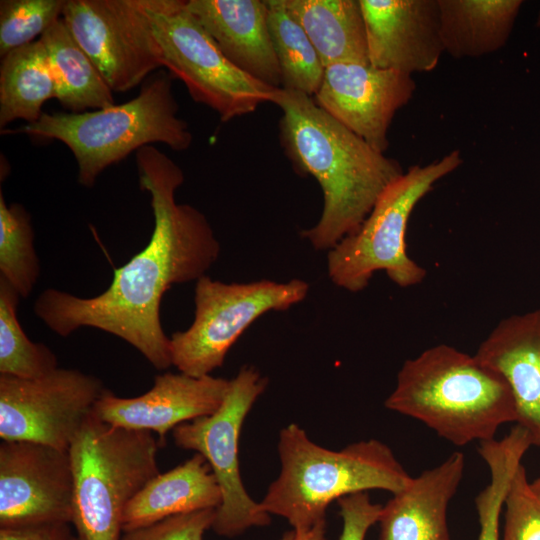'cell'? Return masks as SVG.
I'll return each instance as SVG.
<instances>
[{
	"mask_svg": "<svg viewBox=\"0 0 540 540\" xmlns=\"http://www.w3.org/2000/svg\"><path fill=\"white\" fill-rule=\"evenodd\" d=\"M368 60L407 75L430 72L444 51L438 0H359Z\"/></svg>",
	"mask_w": 540,
	"mask_h": 540,
	"instance_id": "cell-16",
	"label": "cell"
},
{
	"mask_svg": "<svg viewBox=\"0 0 540 540\" xmlns=\"http://www.w3.org/2000/svg\"><path fill=\"white\" fill-rule=\"evenodd\" d=\"M306 32L324 67L369 64L364 17L359 0H283Z\"/></svg>",
	"mask_w": 540,
	"mask_h": 540,
	"instance_id": "cell-22",
	"label": "cell"
},
{
	"mask_svg": "<svg viewBox=\"0 0 540 540\" xmlns=\"http://www.w3.org/2000/svg\"><path fill=\"white\" fill-rule=\"evenodd\" d=\"M309 288L301 279L225 283L201 277L195 284L192 324L170 337L172 365L193 377L211 375L253 322L267 312L286 311L302 302Z\"/></svg>",
	"mask_w": 540,
	"mask_h": 540,
	"instance_id": "cell-9",
	"label": "cell"
},
{
	"mask_svg": "<svg viewBox=\"0 0 540 540\" xmlns=\"http://www.w3.org/2000/svg\"><path fill=\"white\" fill-rule=\"evenodd\" d=\"M415 90L411 75L370 64L338 63L325 68L313 99L334 119L384 153L389 146L392 120Z\"/></svg>",
	"mask_w": 540,
	"mask_h": 540,
	"instance_id": "cell-14",
	"label": "cell"
},
{
	"mask_svg": "<svg viewBox=\"0 0 540 540\" xmlns=\"http://www.w3.org/2000/svg\"><path fill=\"white\" fill-rule=\"evenodd\" d=\"M153 433L118 427L92 413L69 447L72 524L79 540H121L126 506L156 475Z\"/></svg>",
	"mask_w": 540,
	"mask_h": 540,
	"instance_id": "cell-6",
	"label": "cell"
},
{
	"mask_svg": "<svg viewBox=\"0 0 540 540\" xmlns=\"http://www.w3.org/2000/svg\"><path fill=\"white\" fill-rule=\"evenodd\" d=\"M62 19L113 93L137 87L163 67L147 0H66Z\"/></svg>",
	"mask_w": 540,
	"mask_h": 540,
	"instance_id": "cell-11",
	"label": "cell"
},
{
	"mask_svg": "<svg viewBox=\"0 0 540 540\" xmlns=\"http://www.w3.org/2000/svg\"><path fill=\"white\" fill-rule=\"evenodd\" d=\"M138 183L150 194L154 228L148 244L114 270L108 288L82 298L54 288L35 300L36 316L57 335L82 327L110 333L164 370L172 365L170 338L160 321V304L175 284L197 281L217 261L221 246L206 216L176 202L182 169L153 145L136 152Z\"/></svg>",
	"mask_w": 540,
	"mask_h": 540,
	"instance_id": "cell-1",
	"label": "cell"
},
{
	"mask_svg": "<svg viewBox=\"0 0 540 540\" xmlns=\"http://www.w3.org/2000/svg\"><path fill=\"white\" fill-rule=\"evenodd\" d=\"M221 491L205 458L196 453L173 469L152 478L128 503L123 532L133 531L165 518L215 508Z\"/></svg>",
	"mask_w": 540,
	"mask_h": 540,
	"instance_id": "cell-20",
	"label": "cell"
},
{
	"mask_svg": "<svg viewBox=\"0 0 540 540\" xmlns=\"http://www.w3.org/2000/svg\"><path fill=\"white\" fill-rule=\"evenodd\" d=\"M268 379L244 365L230 380L221 406L211 415L182 423L173 429L175 444L201 454L208 462L221 491L212 529L223 537H235L254 526L270 523V514L246 491L239 467V438L243 422Z\"/></svg>",
	"mask_w": 540,
	"mask_h": 540,
	"instance_id": "cell-10",
	"label": "cell"
},
{
	"mask_svg": "<svg viewBox=\"0 0 540 540\" xmlns=\"http://www.w3.org/2000/svg\"><path fill=\"white\" fill-rule=\"evenodd\" d=\"M20 295L0 277V374L23 379L44 376L58 368L54 352L32 342L17 317Z\"/></svg>",
	"mask_w": 540,
	"mask_h": 540,
	"instance_id": "cell-27",
	"label": "cell"
},
{
	"mask_svg": "<svg viewBox=\"0 0 540 540\" xmlns=\"http://www.w3.org/2000/svg\"><path fill=\"white\" fill-rule=\"evenodd\" d=\"M343 521L339 540H364L369 528L379 520L382 505L372 503L367 492L337 500Z\"/></svg>",
	"mask_w": 540,
	"mask_h": 540,
	"instance_id": "cell-32",
	"label": "cell"
},
{
	"mask_svg": "<svg viewBox=\"0 0 540 540\" xmlns=\"http://www.w3.org/2000/svg\"><path fill=\"white\" fill-rule=\"evenodd\" d=\"M474 355L506 380L516 425L540 447V307L502 319Z\"/></svg>",
	"mask_w": 540,
	"mask_h": 540,
	"instance_id": "cell-17",
	"label": "cell"
},
{
	"mask_svg": "<svg viewBox=\"0 0 540 540\" xmlns=\"http://www.w3.org/2000/svg\"><path fill=\"white\" fill-rule=\"evenodd\" d=\"M526 432L518 426L500 440L480 443L478 453L490 471V482L475 498L480 532L478 540H500V516L513 475L531 447Z\"/></svg>",
	"mask_w": 540,
	"mask_h": 540,
	"instance_id": "cell-26",
	"label": "cell"
},
{
	"mask_svg": "<svg viewBox=\"0 0 540 540\" xmlns=\"http://www.w3.org/2000/svg\"><path fill=\"white\" fill-rule=\"evenodd\" d=\"M105 389L77 369L58 367L33 379L0 374V438L68 451Z\"/></svg>",
	"mask_w": 540,
	"mask_h": 540,
	"instance_id": "cell-12",
	"label": "cell"
},
{
	"mask_svg": "<svg viewBox=\"0 0 540 540\" xmlns=\"http://www.w3.org/2000/svg\"><path fill=\"white\" fill-rule=\"evenodd\" d=\"M215 508L196 510L165 518L152 525L123 532L121 540H203L212 528Z\"/></svg>",
	"mask_w": 540,
	"mask_h": 540,
	"instance_id": "cell-31",
	"label": "cell"
},
{
	"mask_svg": "<svg viewBox=\"0 0 540 540\" xmlns=\"http://www.w3.org/2000/svg\"><path fill=\"white\" fill-rule=\"evenodd\" d=\"M278 453L280 474L259 503L301 533L325 522L334 500L372 489L395 494L413 478L391 448L377 439L334 451L314 443L295 423L280 431Z\"/></svg>",
	"mask_w": 540,
	"mask_h": 540,
	"instance_id": "cell-4",
	"label": "cell"
},
{
	"mask_svg": "<svg viewBox=\"0 0 540 540\" xmlns=\"http://www.w3.org/2000/svg\"><path fill=\"white\" fill-rule=\"evenodd\" d=\"M224 56L252 78L281 88L265 0H186Z\"/></svg>",
	"mask_w": 540,
	"mask_h": 540,
	"instance_id": "cell-18",
	"label": "cell"
},
{
	"mask_svg": "<svg viewBox=\"0 0 540 540\" xmlns=\"http://www.w3.org/2000/svg\"><path fill=\"white\" fill-rule=\"evenodd\" d=\"M532 487L540 495V477L536 478L531 482Z\"/></svg>",
	"mask_w": 540,
	"mask_h": 540,
	"instance_id": "cell-35",
	"label": "cell"
},
{
	"mask_svg": "<svg viewBox=\"0 0 540 540\" xmlns=\"http://www.w3.org/2000/svg\"><path fill=\"white\" fill-rule=\"evenodd\" d=\"M465 456L455 451L392 494L379 516V540H450L447 510L461 483Z\"/></svg>",
	"mask_w": 540,
	"mask_h": 540,
	"instance_id": "cell-19",
	"label": "cell"
},
{
	"mask_svg": "<svg viewBox=\"0 0 540 540\" xmlns=\"http://www.w3.org/2000/svg\"><path fill=\"white\" fill-rule=\"evenodd\" d=\"M229 386L230 380L212 375L193 377L166 372L155 376L153 386L137 397H119L105 389L93 413L114 426L156 433L163 447L170 430L213 414L223 403Z\"/></svg>",
	"mask_w": 540,
	"mask_h": 540,
	"instance_id": "cell-15",
	"label": "cell"
},
{
	"mask_svg": "<svg viewBox=\"0 0 540 540\" xmlns=\"http://www.w3.org/2000/svg\"><path fill=\"white\" fill-rule=\"evenodd\" d=\"M459 150H452L426 165H413L380 195L373 209L352 234L327 254V273L339 288L356 293L364 290L373 274L385 271L397 286L420 284L426 270L407 252L406 233L410 216L442 178L461 164Z\"/></svg>",
	"mask_w": 540,
	"mask_h": 540,
	"instance_id": "cell-7",
	"label": "cell"
},
{
	"mask_svg": "<svg viewBox=\"0 0 540 540\" xmlns=\"http://www.w3.org/2000/svg\"><path fill=\"white\" fill-rule=\"evenodd\" d=\"M73 494L68 451L29 441H2L0 527L70 524Z\"/></svg>",
	"mask_w": 540,
	"mask_h": 540,
	"instance_id": "cell-13",
	"label": "cell"
},
{
	"mask_svg": "<svg viewBox=\"0 0 540 540\" xmlns=\"http://www.w3.org/2000/svg\"><path fill=\"white\" fill-rule=\"evenodd\" d=\"M280 139L293 168L319 183L323 209L318 222L300 232L316 250L329 251L354 233L385 189L404 170L334 119L304 93L278 88Z\"/></svg>",
	"mask_w": 540,
	"mask_h": 540,
	"instance_id": "cell-2",
	"label": "cell"
},
{
	"mask_svg": "<svg viewBox=\"0 0 540 540\" xmlns=\"http://www.w3.org/2000/svg\"><path fill=\"white\" fill-rule=\"evenodd\" d=\"M147 12L163 67L185 85L195 102L214 110L222 122L273 103L278 88L231 63L187 9L186 0H147Z\"/></svg>",
	"mask_w": 540,
	"mask_h": 540,
	"instance_id": "cell-8",
	"label": "cell"
},
{
	"mask_svg": "<svg viewBox=\"0 0 540 540\" xmlns=\"http://www.w3.org/2000/svg\"><path fill=\"white\" fill-rule=\"evenodd\" d=\"M503 507L502 540H540V495L528 481L522 463L513 475Z\"/></svg>",
	"mask_w": 540,
	"mask_h": 540,
	"instance_id": "cell-30",
	"label": "cell"
},
{
	"mask_svg": "<svg viewBox=\"0 0 540 540\" xmlns=\"http://www.w3.org/2000/svg\"><path fill=\"white\" fill-rule=\"evenodd\" d=\"M40 40L47 52L55 99L65 110L81 113L116 104L113 91L72 37L62 18L50 26Z\"/></svg>",
	"mask_w": 540,
	"mask_h": 540,
	"instance_id": "cell-23",
	"label": "cell"
},
{
	"mask_svg": "<svg viewBox=\"0 0 540 540\" xmlns=\"http://www.w3.org/2000/svg\"><path fill=\"white\" fill-rule=\"evenodd\" d=\"M69 524L0 527V540H73Z\"/></svg>",
	"mask_w": 540,
	"mask_h": 540,
	"instance_id": "cell-33",
	"label": "cell"
},
{
	"mask_svg": "<svg viewBox=\"0 0 540 540\" xmlns=\"http://www.w3.org/2000/svg\"><path fill=\"white\" fill-rule=\"evenodd\" d=\"M536 26H537V27H540V10H539V13H538Z\"/></svg>",
	"mask_w": 540,
	"mask_h": 540,
	"instance_id": "cell-36",
	"label": "cell"
},
{
	"mask_svg": "<svg viewBox=\"0 0 540 540\" xmlns=\"http://www.w3.org/2000/svg\"><path fill=\"white\" fill-rule=\"evenodd\" d=\"M30 214L23 205H8L0 190V277L7 280L26 298L40 275V264L34 248Z\"/></svg>",
	"mask_w": 540,
	"mask_h": 540,
	"instance_id": "cell-28",
	"label": "cell"
},
{
	"mask_svg": "<svg viewBox=\"0 0 540 540\" xmlns=\"http://www.w3.org/2000/svg\"><path fill=\"white\" fill-rule=\"evenodd\" d=\"M384 404L459 447L495 439L503 424L516 422L506 380L475 355L447 344L406 360Z\"/></svg>",
	"mask_w": 540,
	"mask_h": 540,
	"instance_id": "cell-3",
	"label": "cell"
},
{
	"mask_svg": "<svg viewBox=\"0 0 540 540\" xmlns=\"http://www.w3.org/2000/svg\"><path fill=\"white\" fill-rule=\"evenodd\" d=\"M73 540H79V539L77 538V536H75Z\"/></svg>",
	"mask_w": 540,
	"mask_h": 540,
	"instance_id": "cell-37",
	"label": "cell"
},
{
	"mask_svg": "<svg viewBox=\"0 0 540 540\" xmlns=\"http://www.w3.org/2000/svg\"><path fill=\"white\" fill-rule=\"evenodd\" d=\"M66 0H1L0 56L30 44L62 18Z\"/></svg>",
	"mask_w": 540,
	"mask_h": 540,
	"instance_id": "cell-29",
	"label": "cell"
},
{
	"mask_svg": "<svg viewBox=\"0 0 540 540\" xmlns=\"http://www.w3.org/2000/svg\"><path fill=\"white\" fill-rule=\"evenodd\" d=\"M56 98L48 56L40 38L1 58L0 130L18 119L38 121L42 106Z\"/></svg>",
	"mask_w": 540,
	"mask_h": 540,
	"instance_id": "cell-24",
	"label": "cell"
},
{
	"mask_svg": "<svg viewBox=\"0 0 540 540\" xmlns=\"http://www.w3.org/2000/svg\"><path fill=\"white\" fill-rule=\"evenodd\" d=\"M172 79L167 71L159 70L125 103L81 113L43 112L38 121L1 134L21 133L64 143L76 160L78 182L91 188L106 168L142 147L161 143L175 151L189 149L193 136L188 123L178 117Z\"/></svg>",
	"mask_w": 540,
	"mask_h": 540,
	"instance_id": "cell-5",
	"label": "cell"
},
{
	"mask_svg": "<svg viewBox=\"0 0 540 540\" xmlns=\"http://www.w3.org/2000/svg\"><path fill=\"white\" fill-rule=\"evenodd\" d=\"M281 540H328L326 537V521L315 525L307 532H297L294 529L286 532Z\"/></svg>",
	"mask_w": 540,
	"mask_h": 540,
	"instance_id": "cell-34",
	"label": "cell"
},
{
	"mask_svg": "<svg viewBox=\"0 0 540 540\" xmlns=\"http://www.w3.org/2000/svg\"><path fill=\"white\" fill-rule=\"evenodd\" d=\"M268 27L281 73V88L313 97L323 80L325 67L301 25L283 0H265Z\"/></svg>",
	"mask_w": 540,
	"mask_h": 540,
	"instance_id": "cell-25",
	"label": "cell"
},
{
	"mask_svg": "<svg viewBox=\"0 0 540 540\" xmlns=\"http://www.w3.org/2000/svg\"><path fill=\"white\" fill-rule=\"evenodd\" d=\"M522 5L521 0H438L445 53L460 59L500 50Z\"/></svg>",
	"mask_w": 540,
	"mask_h": 540,
	"instance_id": "cell-21",
	"label": "cell"
}]
</instances>
